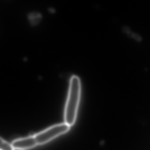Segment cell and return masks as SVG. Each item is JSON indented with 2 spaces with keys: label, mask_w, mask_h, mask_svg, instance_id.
I'll return each instance as SVG.
<instances>
[{
  "label": "cell",
  "mask_w": 150,
  "mask_h": 150,
  "mask_svg": "<svg viewBox=\"0 0 150 150\" xmlns=\"http://www.w3.org/2000/svg\"><path fill=\"white\" fill-rule=\"evenodd\" d=\"M12 144L8 142L2 138L0 139V150H14Z\"/></svg>",
  "instance_id": "obj_4"
},
{
  "label": "cell",
  "mask_w": 150,
  "mask_h": 150,
  "mask_svg": "<svg viewBox=\"0 0 150 150\" xmlns=\"http://www.w3.org/2000/svg\"><path fill=\"white\" fill-rule=\"evenodd\" d=\"M12 144L14 149L24 150L31 149L38 145L34 136L17 139L13 141Z\"/></svg>",
  "instance_id": "obj_3"
},
{
  "label": "cell",
  "mask_w": 150,
  "mask_h": 150,
  "mask_svg": "<svg viewBox=\"0 0 150 150\" xmlns=\"http://www.w3.org/2000/svg\"><path fill=\"white\" fill-rule=\"evenodd\" d=\"M71 127L65 123L58 124L38 132L35 135L38 145H43L54 139L56 138L65 134L70 130Z\"/></svg>",
  "instance_id": "obj_2"
},
{
  "label": "cell",
  "mask_w": 150,
  "mask_h": 150,
  "mask_svg": "<svg viewBox=\"0 0 150 150\" xmlns=\"http://www.w3.org/2000/svg\"><path fill=\"white\" fill-rule=\"evenodd\" d=\"M81 95L80 79L78 76L73 75L70 79L68 96L64 113V123L70 127L73 126L76 122Z\"/></svg>",
  "instance_id": "obj_1"
},
{
  "label": "cell",
  "mask_w": 150,
  "mask_h": 150,
  "mask_svg": "<svg viewBox=\"0 0 150 150\" xmlns=\"http://www.w3.org/2000/svg\"><path fill=\"white\" fill-rule=\"evenodd\" d=\"M41 16L37 13H33L29 15V19L32 24H36L39 21Z\"/></svg>",
  "instance_id": "obj_5"
},
{
  "label": "cell",
  "mask_w": 150,
  "mask_h": 150,
  "mask_svg": "<svg viewBox=\"0 0 150 150\" xmlns=\"http://www.w3.org/2000/svg\"><path fill=\"white\" fill-rule=\"evenodd\" d=\"M14 150H22V149H15Z\"/></svg>",
  "instance_id": "obj_6"
}]
</instances>
